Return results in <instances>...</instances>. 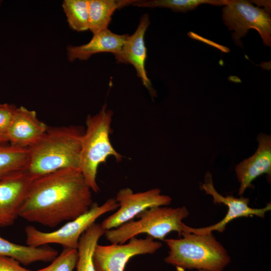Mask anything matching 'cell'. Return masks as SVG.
Wrapping results in <instances>:
<instances>
[{"label":"cell","instance_id":"5","mask_svg":"<svg viewBox=\"0 0 271 271\" xmlns=\"http://www.w3.org/2000/svg\"><path fill=\"white\" fill-rule=\"evenodd\" d=\"M189 214L185 206L177 208L167 206L154 207L145 210L137 217L121 225L105 230L104 235L111 243L122 244L141 234L160 240L173 231L181 235L183 232L182 221Z\"/></svg>","mask_w":271,"mask_h":271},{"label":"cell","instance_id":"4","mask_svg":"<svg viewBox=\"0 0 271 271\" xmlns=\"http://www.w3.org/2000/svg\"><path fill=\"white\" fill-rule=\"evenodd\" d=\"M113 114L105 104L97 113L88 115L86 119V128L81 141L80 170L92 191L96 193L99 191L96 182L99 166L109 156L117 162L123 158L110 142Z\"/></svg>","mask_w":271,"mask_h":271},{"label":"cell","instance_id":"24","mask_svg":"<svg viewBox=\"0 0 271 271\" xmlns=\"http://www.w3.org/2000/svg\"><path fill=\"white\" fill-rule=\"evenodd\" d=\"M16 260L0 256V271H32L23 267Z\"/></svg>","mask_w":271,"mask_h":271},{"label":"cell","instance_id":"15","mask_svg":"<svg viewBox=\"0 0 271 271\" xmlns=\"http://www.w3.org/2000/svg\"><path fill=\"white\" fill-rule=\"evenodd\" d=\"M128 34L118 35L108 29L94 34L87 43L80 46H68L67 56L70 62L86 60L94 54L109 52L113 55L121 48Z\"/></svg>","mask_w":271,"mask_h":271},{"label":"cell","instance_id":"25","mask_svg":"<svg viewBox=\"0 0 271 271\" xmlns=\"http://www.w3.org/2000/svg\"><path fill=\"white\" fill-rule=\"evenodd\" d=\"M9 144L6 134L0 132V145Z\"/></svg>","mask_w":271,"mask_h":271},{"label":"cell","instance_id":"16","mask_svg":"<svg viewBox=\"0 0 271 271\" xmlns=\"http://www.w3.org/2000/svg\"><path fill=\"white\" fill-rule=\"evenodd\" d=\"M58 255L57 250L50 246L21 245L0 236V256L12 258L25 265L38 261L51 262Z\"/></svg>","mask_w":271,"mask_h":271},{"label":"cell","instance_id":"20","mask_svg":"<svg viewBox=\"0 0 271 271\" xmlns=\"http://www.w3.org/2000/svg\"><path fill=\"white\" fill-rule=\"evenodd\" d=\"M228 0H152L136 1L132 5L139 7L166 8L175 12L185 13L196 9L202 4L224 6Z\"/></svg>","mask_w":271,"mask_h":271},{"label":"cell","instance_id":"17","mask_svg":"<svg viewBox=\"0 0 271 271\" xmlns=\"http://www.w3.org/2000/svg\"><path fill=\"white\" fill-rule=\"evenodd\" d=\"M136 0H88L89 30L93 34L107 29L117 9L127 6Z\"/></svg>","mask_w":271,"mask_h":271},{"label":"cell","instance_id":"27","mask_svg":"<svg viewBox=\"0 0 271 271\" xmlns=\"http://www.w3.org/2000/svg\"><path fill=\"white\" fill-rule=\"evenodd\" d=\"M197 271H206V270H198Z\"/></svg>","mask_w":271,"mask_h":271},{"label":"cell","instance_id":"2","mask_svg":"<svg viewBox=\"0 0 271 271\" xmlns=\"http://www.w3.org/2000/svg\"><path fill=\"white\" fill-rule=\"evenodd\" d=\"M85 128L80 126L49 127L29 148V160L25 170L34 179L65 169L80 170L81 141Z\"/></svg>","mask_w":271,"mask_h":271},{"label":"cell","instance_id":"1","mask_svg":"<svg viewBox=\"0 0 271 271\" xmlns=\"http://www.w3.org/2000/svg\"><path fill=\"white\" fill-rule=\"evenodd\" d=\"M91 189L79 169L60 170L33 180L19 217L55 227L88 211Z\"/></svg>","mask_w":271,"mask_h":271},{"label":"cell","instance_id":"7","mask_svg":"<svg viewBox=\"0 0 271 271\" xmlns=\"http://www.w3.org/2000/svg\"><path fill=\"white\" fill-rule=\"evenodd\" d=\"M222 17L229 31H234L232 38L235 44L243 48L241 38L249 29L258 31L265 46H271V18L265 10L253 6L244 0H228L223 6Z\"/></svg>","mask_w":271,"mask_h":271},{"label":"cell","instance_id":"3","mask_svg":"<svg viewBox=\"0 0 271 271\" xmlns=\"http://www.w3.org/2000/svg\"><path fill=\"white\" fill-rule=\"evenodd\" d=\"M181 235L180 238L164 240L169 248L164 261L180 271H223L230 262L228 252L213 233L183 232Z\"/></svg>","mask_w":271,"mask_h":271},{"label":"cell","instance_id":"21","mask_svg":"<svg viewBox=\"0 0 271 271\" xmlns=\"http://www.w3.org/2000/svg\"><path fill=\"white\" fill-rule=\"evenodd\" d=\"M62 7L72 30L77 32L89 30L88 0H64Z\"/></svg>","mask_w":271,"mask_h":271},{"label":"cell","instance_id":"14","mask_svg":"<svg viewBox=\"0 0 271 271\" xmlns=\"http://www.w3.org/2000/svg\"><path fill=\"white\" fill-rule=\"evenodd\" d=\"M258 146L254 154L237 164L235 171L240 183L238 195L241 196L246 189L252 187V182L259 176L271 175V136L260 133Z\"/></svg>","mask_w":271,"mask_h":271},{"label":"cell","instance_id":"6","mask_svg":"<svg viewBox=\"0 0 271 271\" xmlns=\"http://www.w3.org/2000/svg\"><path fill=\"white\" fill-rule=\"evenodd\" d=\"M118 208V204L115 198H111L100 205L93 202L88 211L54 231H42L33 226L28 225L25 229L26 245L40 247L56 243L64 248L77 249L79 239L83 233L99 217Z\"/></svg>","mask_w":271,"mask_h":271},{"label":"cell","instance_id":"13","mask_svg":"<svg viewBox=\"0 0 271 271\" xmlns=\"http://www.w3.org/2000/svg\"><path fill=\"white\" fill-rule=\"evenodd\" d=\"M48 128L38 119L35 110L21 106L17 107L6 134L11 145L29 148L40 139Z\"/></svg>","mask_w":271,"mask_h":271},{"label":"cell","instance_id":"10","mask_svg":"<svg viewBox=\"0 0 271 271\" xmlns=\"http://www.w3.org/2000/svg\"><path fill=\"white\" fill-rule=\"evenodd\" d=\"M200 188L210 195L215 204H223L227 207V212L225 217L218 222L204 227L194 228L184 223L183 232L193 233L198 234H205L217 231L222 233L226 229V225L233 220L240 217H247L255 216L264 218L265 213L271 210L270 203L261 208H253L249 207V199L243 196L236 198L232 195L225 197L219 194L215 189L211 173L207 171L204 177L203 183H201Z\"/></svg>","mask_w":271,"mask_h":271},{"label":"cell","instance_id":"9","mask_svg":"<svg viewBox=\"0 0 271 271\" xmlns=\"http://www.w3.org/2000/svg\"><path fill=\"white\" fill-rule=\"evenodd\" d=\"M162 243L151 237L130 238L127 243L102 245L97 244L93 254L96 271H124L132 257L141 254H153Z\"/></svg>","mask_w":271,"mask_h":271},{"label":"cell","instance_id":"8","mask_svg":"<svg viewBox=\"0 0 271 271\" xmlns=\"http://www.w3.org/2000/svg\"><path fill=\"white\" fill-rule=\"evenodd\" d=\"M115 199L118 204V209L101 223L105 230L115 228L133 220L145 210L167 206L172 201L170 196L162 194L158 188L134 193L130 188H124L118 191Z\"/></svg>","mask_w":271,"mask_h":271},{"label":"cell","instance_id":"19","mask_svg":"<svg viewBox=\"0 0 271 271\" xmlns=\"http://www.w3.org/2000/svg\"><path fill=\"white\" fill-rule=\"evenodd\" d=\"M29 160V148L17 147L9 144L0 145V180L25 170Z\"/></svg>","mask_w":271,"mask_h":271},{"label":"cell","instance_id":"26","mask_svg":"<svg viewBox=\"0 0 271 271\" xmlns=\"http://www.w3.org/2000/svg\"><path fill=\"white\" fill-rule=\"evenodd\" d=\"M2 3V1L0 0V7L1 6Z\"/></svg>","mask_w":271,"mask_h":271},{"label":"cell","instance_id":"23","mask_svg":"<svg viewBox=\"0 0 271 271\" xmlns=\"http://www.w3.org/2000/svg\"><path fill=\"white\" fill-rule=\"evenodd\" d=\"M17 107L12 104H0V132L6 134Z\"/></svg>","mask_w":271,"mask_h":271},{"label":"cell","instance_id":"12","mask_svg":"<svg viewBox=\"0 0 271 271\" xmlns=\"http://www.w3.org/2000/svg\"><path fill=\"white\" fill-rule=\"evenodd\" d=\"M150 24L149 15H143L134 33L131 36H127L119 51L114 55L117 62L133 65L144 86L153 96H156V92L145 69L147 55L145 35Z\"/></svg>","mask_w":271,"mask_h":271},{"label":"cell","instance_id":"18","mask_svg":"<svg viewBox=\"0 0 271 271\" xmlns=\"http://www.w3.org/2000/svg\"><path fill=\"white\" fill-rule=\"evenodd\" d=\"M105 232L101 224L94 223L81 235L77 249L76 271H96L93 254L99 239L104 235Z\"/></svg>","mask_w":271,"mask_h":271},{"label":"cell","instance_id":"11","mask_svg":"<svg viewBox=\"0 0 271 271\" xmlns=\"http://www.w3.org/2000/svg\"><path fill=\"white\" fill-rule=\"evenodd\" d=\"M33 180L23 170L0 180V227L12 225L19 217Z\"/></svg>","mask_w":271,"mask_h":271},{"label":"cell","instance_id":"22","mask_svg":"<svg viewBox=\"0 0 271 271\" xmlns=\"http://www.w3.org/2000/svg\"><path fill=\"white\" fill-rule=\"evenodd\" d=\"M78 260L77 249L64 248L48 266L36 271H73Z\"/></svg>","mask_w":271,"mask_h":271}]
</instances>
